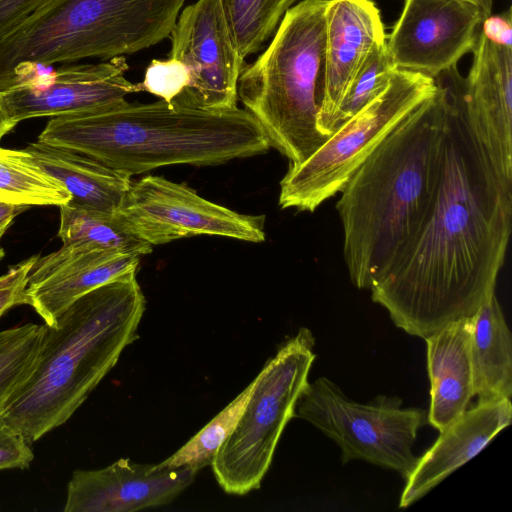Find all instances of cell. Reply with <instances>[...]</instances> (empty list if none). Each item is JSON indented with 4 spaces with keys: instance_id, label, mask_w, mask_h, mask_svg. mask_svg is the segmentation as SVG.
<instances>
[{
    "instance_id": "obj_25",
    "label": "cell",
    "mask_w": 512,
    "mask_h": 512,
    "mask_svg": "<svg viewBox=\"0 0 512 512\" xmlns=\"http://www.w3.org/2000/svg\"><path fill=\"white\" fill-rule=\"evenodd\" d=\"M295 2L296 0H224L229 21L244 58L262 48Z\"/></svg>"
},
{
    "instance_id": "obj_7",
    "label": "cell",
    "mask_w": 512,
    "mask_h": 512,
    "mask_svg": "<svg viewBox=\"0 0 512 512\" xmlns=\"http://www.w3.org/2000/svg\"><path fill=\"white\" fill-rule=\"evenodd\" d=\"M315 338L302 327L286 340L254 379L248 403L211 466L220 487L244 495L260 487L280 437L295 416L315 360Z\"/></svg>"
},
{
    "instance_id": "obj_29",
    "label": "cell",
    "mask_w": 512,
    "mask_h": 512,
    "mask_svg": "<svg viewBox=\"0 0 512 512\" xmlns=\"http://www.w3.org/2000/svg\"><path fill=\"white\" fill-rule=\"evenodd\" d=\"M38 257L22 260L0 276V317L15 306L27 305L28 278Z\"/></svg>"
},
{
    "instance_id": "obj_11",
    "label": "cell",
    "mask_w": 512,
    "mask_h": 512,
    "mask_svg": "<svg viewBox=\"0 0 512 512\" xmlns=\"http://www.w3.org/2000/svg\"><path fill=\"white\" fill-rule=\"evenodd\" d=\"M168 57L184 64L189 84L173 105L204 110L237 108L245 66L224 0H196L180 12L169 36Z\"/></svg>"
},
{
    "instance_id": "obj_22",
    "label": "cell",
    "mask_w": 512,
    "mask_h": 512,
    "mask_svg": "<svg viewBox=\"0 0 512 512\" xmlns=\"http://www.w3.org/2000/svg\"><path fill=\"white\" fill-rule=\"evenodd\" d=\"M66 188L46 173L25 150L0 147V202L24 206H62Z\"/></svg>"
},
{
    "instance_id": "obj_17",
    "label": "cell",
    "mask_w": 512,
    "mask_h": 512,
    "mask_svg": "<svg viewBox=\"0 0 512 512\" xmlns=\"http://www.w3.org/2000/svg\"><path fill=\"white\" fill-rule=\"evenodd\" d=\"M325 74L317 127L331 136L335 114L369 53L386 42L380 11L371 0H328Z\"/></svg>"
},
{
    "instance_id": "obj_3",
    "label": "cell",
    "mask_w": 512,
    "mask_h": 512,
    "mask_svg": "<svg viewBox=\"0 0 512 512\" xmlns=\"http://www.w3.org/2000/svg\"><path fill=\"white\" fill-rule=\"evenodd\" d=\"M37 141L130 175L176 164L216 165L271 147L245 109L204 110L126 100L49 120Z\"/></svg>"
},
{
    "instance_id": "obj_31",
    "label": "cell",
    "mask_w": 512,
    "mask_h": 512,
    "mask_svg": "<svg viewBox=\"0 0 512 512\" xmlns=\"http://www.w3.org/2000/svg\"><path fill=\"white\" fill-rule=\"evenodd\" d=\"M61 0H0V38Z\"/></svg>"
},
{
    "instance_id": "obj_5",
    "label": "cell",
    "mask_w": 512,
    "mask_h": 512,
    "mask_svg": "<svg viewBox=\"0 0 512 512\" xmlns=\"http://www.w3.org/2000/svg\"><path fill=\"white\" fill-rule=\"evenodd\" d=\"M328 0H302L282 17L268 46L238 81V100L270 147L300 164L329 136L317 127L325 74Z\"/></svg>"
},
{
    "instance_id": "obj_21",
    "label": "cell",
    "mask_w": 512,
    "mask_h": 512,
    "mask_svg": "<svg viewBox=\"0 0 512 512\" xmlns=\"http://www.w3.org/2000/svg\"><path fill=\"white\" fill-rule=\"evenodd\" d=\"M470 360L477 403L512 396V336L496 294L472 316Z\"/></svg>"
},
{
    "instance_id": "obj_34",
    "label": "cell",
    "mask_w": 512,
    "mask_h": 512,
    "mask_svg": "<svg viewBox=\"0 0 512 512\" xmlns=\"http://www.w3.org/2000/svg\"><path fill=\"white\" fill-rule=\"evenodd\" d=\"M17 124L10 118L0 91V140L8 134Z\"/></svg>"
},
{
    "instance_id": "obj_1",
    "label": "cell",
    "mask_w": 512,
    "mask_h": 512,
    "mask_svg": "<svg viewBox=\"0 0 512 512\" xmlns=\"http://www.w3.org/2000/svg\"><path fill=\"white\" fill-rule=\"evenodd\" d=\"M434 79L445 94L436 186L418 229L369 288L396 327L423 339L495 293L512 220V186L468 125L464 78L454 66Z\"/></svg>"
},
{
    "instance_id": "obj_15",
    "label": "cell",
    "mask_w": 512,
    "mask_h": 512,
    "mask_svg": "<svg viewBox=\"0 0 512 512\" xmlns=\"http://www.w3.org/2000/svg\"><path fill=\"white\" fill-rule=\"evenodd\" d=\"M189 467L160 468L120 458L95 470H75L65 512H133L172 502L194 480Z\"/></svg>"
},
{
    "instance_id": "obj_30",
    "label": "cell",
    "mask_w": 512,
    "mask_h": 512,
    "mask_svg": "<svg viewBox=\"0 0 512 512\" xmlns=\"http://www.w3.org/2000/svg\"><path fill=\"white\" fill-rule=\"evenodd\" d=\"M33 459L31 444L0 417V471L26 469Z\"/></svg>"
},
{
    "instance_id": "obj_33",
    "label": "cell",
    "mask_w": 512,
    "mask_h": 512,
    "mask_svg": "<svg viewBox=\"0 0 512 512\" xmlns=\"http://www.w3.org/2000/svg\"><path fill=\"white\" fill-rule=\"evenodd\" d=\"M28 206L0 202V240L8 230L13 220Z\"/></svg>"
},
{
    "instance_id": "obj_28",
    "label": "cell",
    "mask_w": 512,
    "mask_h": 512,
    "mask_svg": "<svg viewBox=\"0 0 512 512\" xmlns=\"http://www.w3.org/2000/svg\"><path fill=\"white\" fill-rule=\"evenodd\" d=\"M189 73L184 64L168 57L153 59L146 67L139 91H146L169 104H174L187 89Z\"/></svg>"
},
{
    "instance_id": "obj_26",
    "label": "cell",
    "mask_w": 512,
    "mask_h": 512,
    "mask_svg": "<svg viewBox=\"0 0 512 512\" xmlns=\"http://www.w3.org/2000/svg\"><path fill=\"white\" fill-rule=\"evenodd\" d=\"M45 328V323H27L0 331V414L30 374Z\"/></svg>"
},
{
    "instance_id": "obj_4",
    "label": "cell",
    "mask_w": 512,
    "mask_h": 512,
    "mask_svg": "<svg viewBox=\"0 0 512 512\" xmlns=\"http://www.w3.org/2000/svg\"><path fill=\"white\" fill-rule=\"evenodd\" d=\"M145 307L136 272L74 301L46 324L37 360L0 417L31 445L66 423L138 339Z\"/></svg>"
},
{
    "instance_id": "obj_16",
    "label": "cell",
    "mask_w": 512,
    "mask_h": 512,
    "mask_svg": "<svg viewBox=\"0 0 512 512\" xmlns=\"http://www.w3.org/2000/svg\"><path fill=\"white\" fill-rule=\"evenodd\" d=\"M141 256L81 243H66L38 257L28 278L27 305L51 326L89 291L136 272Z\"/></svg>"
},
{
    "instance_id": "obj_8",
    "label": "cell",
    "mask_w": 512,
    "mask_h": 512,
    "mask_svg": "<svg viewBox=\"0 0 512 512\" xmlns=\"http://www.w3.org/2000/svg\"><path fill=\"white\" fill-rule=\"evenodd\" d=\"M436 92L434 78L396 69L378 97L342 124L305 161L290 164L280 182V207L314 212L339 193L378 145Z\"/></svg>"
},
{
    "instance_id": "obj_9",
    "label": "cell",
    "mask_w": 512,
    "mask_h": 512,
    "mask_svg": "<svg viewBox=\"0 0 512 512\" xmlns=\"http://www.w3.org/2000/svg\"><path fill=\"white\" fill-rule=\"evenodd\" d=\"M427 413L404 407L396 396L379 395L369 403H358L324 376L308 383L295 409V416L339 446L343 464L363 460L394 470L404 481L417 463L413 445L428 423Z\"/></svg>"
},
{
    "instance_id": "obj_12",
    "label": "cell",
    "mask_w": 512,
    "mask_h": 512,
    "mask_svg": "<svg viewBox=\"0 0 512 512\" xmlns=\"http://www.w3.org/2000/svg\"><path fill=\"white\" fill-rule=\"evenodd\" d=\"M490 15L470 0H405L387 50L397 69L435 78L474 50Z\"/></svg>"
},
{
    "instance_id": "obj_19",
    "label": "cell",
    "mask_w": 512,
    "mask_h": 512,
    "mask_svg": "<svg viewBox=\"0 0 512 512\" xmlns=\"http://www.w3.org/2000/svg\"><path fill=\"white\" fill-rule=\"evenodd\" d=\"M471 332L472 317H463L424 339L430 381L427 422L439 432L456 421L474 397Z\"/></svg>"
},
{
    "instance_id": "obj_20",
    "label": "cell",
    "mask_w": 512,
    "mask_h": 512,
    "mask_svg": "<svg viewBox=\"0 0 512 512\" xmlns=\"http://www.w3.org/2000/svg\"><path fill=\"white\" fill-rule=\"evenodd\" d=\"M25 150L69 192L72 204L114 214L132 183V175L84 154L39 141Z\"/></svg>"
},
{
    "instance_id": "obj_10",
    "label": "cell",
    "mask_w": 512,
    "mask_h": 512,
    "mask_svg": "<svg viewBox=\"0 0 512 512\" xmlns=\"http://www.w3.org/2000/svg\"><path fill=\"white\" fill-rule=\"evenodd\" d=\"M116 213L132 234L150 245L197 235L265 240L264 216L238 213L157 175L132 181Z\"/></svg>"
},
{
    "instance_id": "obj_13",
    "label": "cell",
    "mask_w": 512,
    "mask_h": 512,
    "mask_svg": "<svg viewBox=\"0 0 512 512\" xmlns=\"http://www.w3.org/2000/svg\"><path fill=\"white\" fill-rule=\"evenodd\" d=\"M125 56L95 64L63 65L46 75L30 76L1 91L10 118L57 117L126 100L139 92L126 76Z\"/></svg>"
},
{
    "instance_id": "obj_18",
    "label": "cell",
    "mask_w": 512,
    "mask_h": 512,
    "mask_svg": "<svg viewBox=\"0 0 512 512\" xmlns=\"http://www.w3.org/2000/svg\"><path fill=\"white\" fill-rule=\"evenodd\" d=\"M512 420L511 399L477 403L440 432L405 480L399 507L425 496L455 470L476 456Z\"/></svg>"
},
{
    "instance_id": "obj_27",
    "label": "cell",
    "mask_w": 512,
    "mask_h": 512,
    "mask_svg": "<svg viewBox=\"0 0 512 512\" xmlns=\"http://www.w3.org/2000/svg\"><path fill=\"white\" fill-rule=\"evenodd\" d=\"M386 42L367 56L344 94L334 118L333 131L378 97L389 85L396 70Z\"/></svg>"
},
{
    "instance_id": "obj_32",
    "label": "cell",
    "mask_w": 512,
    "mask_h": 512,
    "mask_svg": "<svg viewBox=\"0 0 512 512\" xmlns=\"http://www.w3.org/2000/svg\"><path fill=\"white\" fill-rule=\"evenodd\" d=\"M481 32L494 42L512 46L511 10L488 16L482 24Z\"/></svg>"
},
{
    "instance_id": "obj_2",
    "label": "cell",
    "mask_w": 512,
    "mask_h": 512,
    "mask_svg": "<svg viewBox=\"0 0 512 512\" xmlns=\"http://www.w3.org/2000/svg\"><path fill=\"white\" fill-rule=\"evenodd\" d=\"M435 82L436 94L378 145L339 192L344 261L358 289H369L388 269L430 204L445 121L444 90Z\"/></svg>"
},
{
    "instance_id": "obj_24",
    "label": "cell",
    "mask_w": 512,
    "mask_h": 512,
    "mask_svg": "<svg viewBox=\"0 0 512 512\" xmlns=\"http://www.w3.org/2000/svg\"><path fill=\"white\" fill-rule=\"evenodd\" d=\"M254 380L174 454L156 464L160 468L189 467L196 472L211 465L236 427L254 388Z\"/></svg>"
},
{
    "instance_id": "obj_35",
    "label": "cell",
    "mask_w": 512,
    "mask_h": 512,
    "mask_svg": "<svg viewBox=\"0 0 512 512\" xmlns=\"http://www.w3.org/2000/svg\"><path fill=\"white\" fill-rule=\"evenodd\" d=\"M491 13L492 0H470Z\"/></svg>"
},
{
    "instance_id": "obj_23",
    "label": "cell",
    "mask_w": 512,
    "mask_h": 512,
    "mask_svg": "<svg viewBox=\"0 0 512 512\" xmlns=\"http://www.w3.org/2000/svg\"><path fill=\"white\" fill-rule=\"evenodd\" d=\"M59 210L58 237L62 244L81 243L139 256L152 251V245L132 234L117 213H106L70 202L60 206Z\"/></svg>"
},
{
    "instance_id": "obj_14",
    "label": "cell",
    "mask_w": 512,
    "mask_h": 512,
    "mask_svg": "<svg viewBox=\"0 0 512 512\" xmlns=\"http://www.w3.org/2000/svg\"><path fill=\"white\" fill-rule=\"evenodd\" d=\"M463 83L468 125L498 176L512 186V46L481 31Z\"/></svg>"
},
{
    "instance_id": "obj_6",
    "label": "cell",
    "mask_w": 512,
    "mask_h": 512,
    "mask_svg": "<svg viewBox=\"0 0 512 512\" xmlns=\"http://www.w3.org/2000/svg\"><path fill=\"white\" fill-rule=\"evenodd\" d=\"M187 0H61L0 38V91L38 65L109 60L169 38Z\"/></svg>"
},
{
    "instance_id": "obj_36",
    "label": "cell",
    "mask_w": 512,
    "mask_h": 512,
    "mask_svg": "<svg viewBox=\"0 0 512 512\" xmlns=\"http://www.w3.org/2000/svg\"><path fill=\"white\" fill-rule=\"evenodd\" d=\"M4 257V250L2 248V246L0 245V261L3 259Z\"/></svg>"
}]
</instances>
